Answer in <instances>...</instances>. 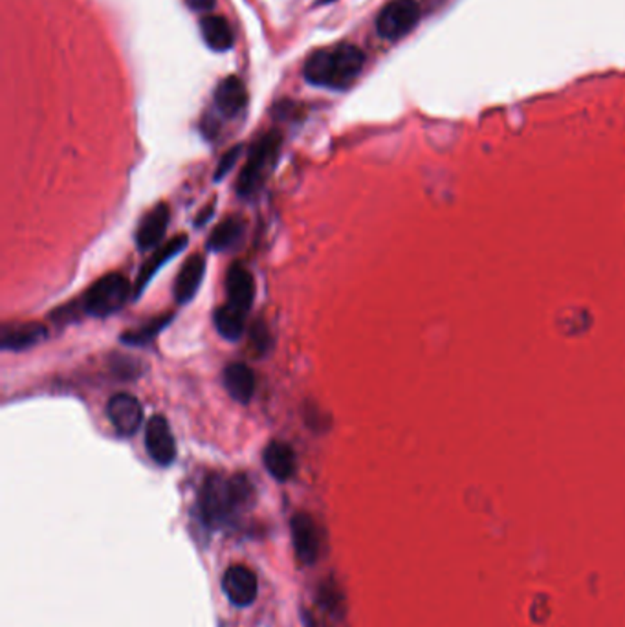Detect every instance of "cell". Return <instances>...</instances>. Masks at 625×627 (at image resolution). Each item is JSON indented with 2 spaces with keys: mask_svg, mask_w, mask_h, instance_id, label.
I'll list each match as a JSON object with an SVG mask.
<instances>
[{
  "mask_svg": "<svg viewBox=\"0 0 625 627\" xmlns=\"http://www.w3.org/2000/svg\"><path fill=\"white\" fill-rule=\"evenodd\" d=\"M200 32L206 44L215 51H225L234 46L232 26L220 15H206L200 21Z\"/></svg>",
  "mask_w": 625,
  "mask_h": 627,
  "instance_id": "obj_19",
  "label": "cell"
},
{
  "mask_svg": "<svg viewBox=\"0 0 625 627\" xmlns=\"http://www.w3.org/2000/svg\"><path fill=\"white\" fill-rule=\"evenodd\" d=\"M420 19V6L417 0H391L378 17L376 30L387 41H396L408 35Z\"/></svg>",
  "mask_w": 625,
  "mask_h": 627,
  "instance_id": "obj_5",
  "label": "cell"
},
{
  "mask_svg": "<svg viewBox=\"0 0 625 627\" xmlns=\"http://www.w3.org/2000/svg\"><path fill=\"white\" fill-rule=\"evenodd\" d=\"M365 65L362 48L341 42L332 48L319 50L308 57L305 65V79L321 88L345 90L351 87Z\"/></svg>",
  "mask_w": 625,
  "mask_h": 627,
  "instance_id": "obj_2",
  "label": "cell"
},
{
  "mask_svg": "<svg viewBox=\"0 0 625 627\" xmlns=\"http://www.w3.org/2000/svg\"><path fill=\"white\" fill-rule=\"evenodd\" d=\"M241 154H243V145H235L230 151L224 152V156L220 158L216 171H215V177H213L215 182H220L227 173H230V171L235 167L237 160L241 158Z\"/></svg>",
  "mask_w": 625,
  "mask_h": 627,
  "instance_id": "obj_22",
  "label": "cell"
},
{
  "mask_svg": "<svg viewBox=\"0 0 625 627\" xmlns=\"http://www.w3.org/2000/svg\"><path fill=\"white\" fill-rule=\"evenodd\" d=\"M46 334V327L37 321L10 323L5 325L0 332V347L5 351H24L41 344Z\"/></svg>",
  "mask_w": 625,
  "mask_h": 627,
  "instance_id": "obj_14",
  "label": "cell"
},
{
  "mask_svg": "<svg viewBox=\"0 0 625 627\" xmlns=\"http://www.w3.org/2000/svg\"><path fill=\"white\" fill-rule=\"evenodd\" d=\"M250 339H252V346L257 349L259 355L266 353V347L271 344L270 337H268V330H266V327H264L261 321H257V323L253 325Z\"/></svg>",
  "mask_w": 625,
  "mask_h": 627,
  "instance_id": "obj_23",
  "label": "cell"
},
{
  "mask_svg": "<svg viewBox=\"0 0 625 627\" xmlns=\"http://www.w3.org/2000/svg\"><path fill=\"white\" fill-rule=\"evenodd\" d=\"M222 589L234 605L248 607L257 598L259 582L255 573L246 565H232L222 576Z\"/></svg>",
  "mask_w": 625,
  "mask_h": 627,
  "instance_id": "obj_8",
  "label": "cell"
},
{
  "mask_svg": "<svg viewBox=\"0 0 625 627\" xmlns=\"http://www.w3.org/2000/svg\"><path fill=\"white\" fill-rule=\"evenodd\" d=\"M290 530H292V541H294V549L298 558L307 563L312 565L317 556H319V532L317 527L314 523V520L308 514H296L290 521Z\"/></svg>",
  "mask_w": 625,
  "mask_h": 627,
  "instance_id": "obj_12",
  "label": "cell"
},
{
  "mask_svg": "<svg viewBox=\"0 0 625 627\" xmlns=\"http://www.w3.org/2000/svg\"><path fill=\"white\" fill-rule=\"evenodd\" d=\"M215 204H216V198H213L206 207H202V211L198 213V217H197V220H195V224H197V227H200L204 222H207L209 220V217L213 215V209H215Z\"/></svg>",
  "mask_w": 625,
  "mask_h": 627,
  "instance_id": "obj_25",
  "label": "cell"
},
{
  "mask_svg": "<svg viewBox=\"0 0 625 627\" xmlns=\"http://www.w3.org/2000/svg\"><path fill=\"white\" fill-rule=\"evenodd\" d=\"M173 318H175L173 314L156 316V318L149 319L147 323H143L142 327L124 332L122 341L127 346H145V344H149L151 339H154L170 321H173Z\"/></svg>",
  "mask_w": 625,
  "mask_h": 627,
  "instance_id": "obj_21",
  "label": "cell"
},
{
  "mask_svg": "<svg viewBox=\"0 0 625 627\" xmlns=\"http://www.w3.org/2000/svg\"><path fill=\"white\" fill-rule=\"evenodd\" d=\"M188 5L195 10V12H202V14H207L215 8L216 5V0H188Z\"/></svg>",
  "mask_w": 625,
  "mask_h": 627,
  "instance_id": "obj_24",
  "label": "cell"
},
{
  "mask_svg": "<svg viewBox=\"0 0 625 627\" xmlns=\"http://www.w3.org/2000/svg\"><path fill=\"white\" fill-rule=\"evenodd\" d=\"M255 374L246 364L235 362L224 369V387L235 402L250 404L255 394Z\"/></svg>",
  "mask_w": 625,
  "mask_h": 627,
  "instance_id": "obj_17",
  "label": "cell"
},
{
  "mask_svg": "<svg viewBox=\"0 0 625 627\" xmlns=\"http://www.w3.org/2000/svg\"><path fill=\"white\" fill-rule=\"evenodd\" d=\"M133 294L131 281L118 272H110L99 277L92 287L87 290L83 307L88 316L106 318L114 312L124 309Z\"/></svg>",
  "mask_w": 625,
  "mask_h": 627,
  "instance_id": "obj_4",
  "label": "cell"
},
{
  "mask_svg": "<svg viewBox=\"0 0 625 627\" xmlns=\"http://www.w3.org/2000/svg\"><path fill=\"white\" fill-rule=\"evenodd\" d=\"M188 246V235L180 234L177 237H173L170 241H167L165 244H161L140 268V273L133 284V298L138 300L145 289L149 287V282L152 281V277L158 273V270L167 264L170 259L177 257L180 252H184Z\"/></svg>",
  "mask_w": 625,
  "mask_h": 627,
  "instance_id": "obj_10",
  "label": "cell"
},
{
  "mask_svg": "<svg viewBox=\"0 0 625 627\" xmlns=\"http://www.w3.org/2000/svg\"><path fill=\"white\" fill-rule=\"evenodd\" d=\"M248 103V90L241 78L227 76L215 90V106L224 118H235Z\"/></svg>",
  "mask_w": 625,
  "mask_h": 627,
  "instance_id": "obj_13",
  "label": "cell"
},
{
  "mask_svg": "<svg viewBox=\"0 0 625 627\" xmlns=\"http://www.w3.org/2000/svg\"><path fill=\"white\" fill-rule=\"evenodd\" d=\"M145 446L151 459L160 466L173 465L177 459V440L163 415H152L147 422Z\"/></svg>",
  "mask_w": 625,
  "mask_h": 627,
  "instance_id": "obj_6",
  "label": "cell"
},
{
  "mask_svg": "<svg viewBox=\"0 0 625 627\" xmlns=\"http://www.w3.org/2000/svg\"><path fill=\"white\" fill-rule=\"evenodd\" d=\"M206 273V259L202 254H193L180 268L175 281V300L179 305L189 303L198 289Z\"/></svg>",
  "mask_w": 625,
  "mask_h": 627,
  "instance_id": "obj_15",
  "label": "cell"
},
{
  "mask_svg": "<svg viewBox=\"0 0 625 627\" xmlns=\"http://www.w3.org/2000/svg\"><path fill=\"white\" fill-rule=\"evenodd\" d=\"M244 232L246 220L241 215L225 217L209 235L207 248L211 252H232L243 243Z\"/></svg>",
  "mask_w": 625,
  "mask_h": 627,
  "instance_id": "obj_18",
  "label": "cell"
},
{
  "mask_svg": "<svg viewBox=\"0 0 625 627\" xmlns=\"http://www.w3.org/2000/svg\"><path fill=\"white\" fill-rule=\"evenodd\" d=\"M282 138L277 131L261 136L250 149V156L237 180V193L243 198L253 197L268 180L279 160Z\"/></svg>",
  "mask_w": 625,
  "mask_h": 627,
  "instance_id": "obj_3",
  "label": "cell"
},
{
  "mask_svg": "<svg viewBox=\"0 0 625 627\" xmlns=\"http://www.w3.org/2000/svg\"><path fill=\"white\" fill-rule=\"evenodd\" d=\"M106 417L120 435H134L143 422V410L138 398L129 392L114 394L106 404Z\"/></svg>",
  "mask_w": 625,
  "mask_h": 627,
  "instance_id": "obj_7",
  "label": "cell"
},
{
  "mask_svg": "<svg viewBox=\"0 0 625 627\" xmlns=\"http://www.w3.org/2000/svg\"><path fill=\"white\" fill-rule=\"evenodd\" d=\"M169 220H170V209L165 202L156 204L152 209H149L143 215V218L138 224L136 235H134L136 244L142 252L156 248L161 243V239L165 237V232H167Z\"/></svg>",
  "mask_w": 625,
  "mask_h": 627,
  "instance_id": "obj_11",
  "label": "cell"
},
{
  "mask_svg": "<svg viewBox=\"0 0 625 627\" xmlns=\"http://www.w3.org/2000/svg\"><path fill=\"white\" fill-rule=\"evenodd\" d=\"M255 503V490L248 477L234 475L225 477L220 474L209 475L198 493V510L204 523L216 529Z\"/></svg>",
  "mask_w": 625,
  "mask_h": 627,
  "instance_id": "obj_1",
  "label": "cell"
},
{
  "mask_svg": "<svg viewBox=\"0 0 625 627\" xmlns=\"http://www.w3.org/2000/svg\"><path fill=\"white\" fill-rule=\"evenodd\" d=\"M246 316L244 312L237 310L232 305H222L215 310L213 321L218 330V334L227 339V341H237L243 337L244 328H246Z\"/></svg>",
  "mask_w": 625,
  "mask_h": 627,
  "instance_id": "obj_20",
  "label": "cell"
},
{
  "mask_svg": "<svg viewBox=\"0 0 625 627\" xmlns=\"http://www.w3.org/2000/svg\"><path fill=\"white\" fill-rule=\"evenodd\" d=\"M262 461L268 474L279 483L292 479V475L296 474V453L282 440H271L266 446L262 453Z\"/></svg>",
  "mask_w": 625,
  "mask_h": 627,
  "instance_id": "obj_16",
  "label": "cell"
},
{
  "mask_svg": "<svg viewBox=\"0 0 625 627\" xmlns=\"http://www.w3.org/2000/svg\"><path fill=\"white\" fill-rule=\"evenodd\" d=\"M227 305L248 314L255 300V279L243 263H234L225 275Z\"/></svg>",
  "mask_w": 625,
  "mask_h": 627,
  "instance_id": "obj_9",
  "label": "cell"
}]
</instances>
